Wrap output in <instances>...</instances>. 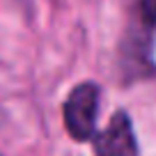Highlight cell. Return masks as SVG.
Listing matches in <instances>:
<instances>
[{
	"label": "cell",
	"instance_id": "cell-1",
	"mask_svg": "<svg viewBox=\"0 0 156 156\" xmlns=\"http://www.w3.org/2000/svg\"><path fill=\"white\" fill-rule=\"evenodd\" d=\"M99 92L97 83H80L71 90L64 101V126L73 140H87L92 138L99 115Z\"/></svg>",
	"mask_w": 156,
	"mask_h": 156
},
{
	"label": "cell",
	"instance_id": "cell-2",
	"mask_svg": "<svg viewBox=\"0 0 156 156\" xmlns=\"http://www.w3.org/2000/svg\"><path fill=\"white\" fill-rule=\"evenodd\" d=\"M94 154L97 156H138V142L133 136L131 119L124 110L110 117L108 126L94 140Z\"/></svg>",
	"mask_w": 156,
	"mask_h": 156
},
{
	"label": "cell",
	"instance_id": "cell-3",
	"mask_svg": "<svg viewBox=\"0 0 156 156\" xmlns=\"http://www.w3.org/2000/svg\"><path fill=\"white\" fill-rule=\"evenodd\" d=\"M0 156H2V154H0Z\"/></svg>",
	"mask_w": 156,
	"mask_h": 156
}]
</instances>
